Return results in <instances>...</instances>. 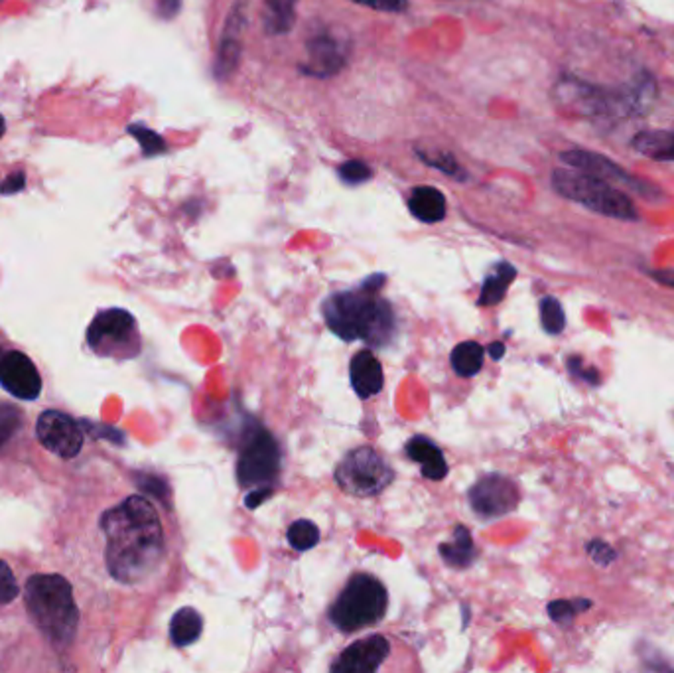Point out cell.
<instances>
[{
  "label": "cell",
  "instance_id": "6da1fadb",
  "mask_svg": "<svg viewBox=\"0 0 674 673\" xmlns=\"http://www.w3.org/2000/svg\"><path fill=\"white\" fill-rule=\"evenodd\" d=\"M107 538L105 559L121 582H141L158 569L164 557V531L154 506L142 496H131L101 518Z\"/></svg>",
  "mask_w": 674,
  "mask_h": 673
},
{
  "label": "cell",
  "instance_id": "7a4b0ae2",
  "mask_svg": "<svg viewBox=\"0 0 674 673\" xmlns=\"http://www.w3.org/2000/svg\"><path fill=\"white\" fill-rule=\"evenodd\" d=\"M383 283V275H374L359 289L332 294L321 304L330 330L345 342L361 340L371 347L389 344L396 332V316L391 303L377 293Z\"/></svg>",
  "mask_w": 674,
  "mask_h": 673
},
{
  "label": "cell",
  "instance_id": "3957f363",
  "mask_svg": "<svg viewBox=\"0 0 674 673\" xmlns=\"http://www.w3.org/2000/svg\"><path fill=\"white\" fill-rule=\"evenodd\" d=\"M26 604L49 642L68 646L78 632V606L73 601L71 584L59 575H36L26 582Z\"/></svg>",
  "mask_w": 674,
  "mask_h": 673
},
{
  "label": "cell",
  "instance_id": "277c9868",
  "mask_svg": "<svg viewBox=\"0 0 674 673\" xmlns=\"http://www.w3.org/2000/svg\"><path fill=\"white\" fill-rule=\"evenodd\" d=\"M389 594L383 582L371 575H353L330 608L332 625L345 634L363 630L384 618Z\"/></svg>",
  "mask_w": 674,
  "mask_h": 673
},
{
  "label": "cell",
  "instance_id": "5b68a950",
  "mask_svg": "<svg viewBox=\"0 0 674 673\" xmlns=\"http://www.w3.org/2000/svg\"><path fill=\"white\" fill-rule=\"evenodd\" d=\"M553 186L562 198L582 204L595 214L616 219H637V209L626 194L588 172L576 168L554 170Z\"/></svg>",
  "mask_w": 674,
  "mask_h": 673
},
{
  "label": "cell",
  "instance_id": "8992f818",
  "mask_svg": "<svg viewBox=\"0 0 674 673\" xmlns=\"http://www.w3.org/2000/svg\"><path fill=\"white\" fill-rule=\"evenodd\" d=\"M280 472V448L272 434L267 431L255 433L251 439L245 443L237 460V480L241 488H255L248 494L247 506L257 507L260 497H269L272 494L274 480Z\"/></svg>",
  "mask_w": 674,
  "mask_h": 673
},
{
  "label": "cell",
  "instance_id": "52a82bcc",
  "mask_svg": "<svg viewBox=\"0 0 674 673\" xmlns=\"http://www.w3.org/2000/svg\"><path fill=\"white\" fill-rule=\"evenodd\" d=\"M335 482L353 497L379 496L395 480V470L371 446H359L347 453L335 468Z\"/></svg>",
  "mask_w": 674,
  "mask_h": 673
},
{
  "label": "cell",
  "instance_id": "ba28073f",
  "mask_svg": "<svg viewBox=\"0 0 674 673\" xmlns=\"http://www.w3.org/2000/svg\"><path fill=\"white\" fill-rule=\"evenodd\" d=\"M87 342L99 356L132 358L141 350V338L136 332V320L122 308H111L99 313L90 330Z\"/></svg>",
  "mask_w": 674,
  "mask_h": 673
},
{
  "label": "cell",
  "instance_id": "9c48e42d",
  "mask_svg": "<svg viewBox=\"0 0 674 673\" xmlns=\"http://www.w3.org/2000/svg\"><path fill=\"white\" fill-rule=\"evenodd\" d=\"M553 101L562 113L574 117H599L609 115L616 107L621 109L619 95L576 78H562L553 90Z\"/></svg>",
  "mask_w": 674,
  "mask_h": 673
},
{
  "label": "cell",
  "instance_id": "30bf717a",
  "mask_svg": "<svg viewBox=\"0 0 674 673\" xmlns=\"http://www.w3.org/2000/svg\"><path fill=\"white\" fill-rule=\"evenodd\" d=\"M519 488L501 475H487L469 490L471 509L481 519H497L513 512L519 504Z\"/></svg>",
  "mask_w": 674,
  "mask_h": 673
},
{
  "label": "cell",
  "instance_id": "8fae6325",
  "mask_svg": "<svg viewBox=\"0 0 674 673\" xmlns=\"http://www.w3.org/2000/svg\"><path fill=\"white\" fill-rule=\"evenodd\" d=\"M560 158L564 160V165L570 168H576L582 172H588L592 176L609 182V184H621L626 188L637 192L643 198H653L657 196V188L648 182L637 180L633 174H629L626 168L619 166L617 162L609 160L607 156L592 153V151H566L562 153Z\"/></svg>",
  "mask_w": 674,
  "mask_h": 673
},
{
  "label": "cell",
  "instance_id": "7c38bea8",
  "mask_svg": "<svg viewBox=\"0 0 674 673\" xmlns=\"http://www.w3.org/2000/svg\"><path fill=\"white\" fill-rule=\"evenodd\" d=\"M36 433L47 451L61 458L78 456L83 446V433L79 425L69 415L59 413V411L42 413L37 419Z\"/></svg>",
  "mask_w": 674,
  "mask_h": 673
},
{
  "label": "cell",
  "instance_id": "4fadbf2b",
  "mask_svg": "<svg viewBox=\"0 0 674 673\" xmlns=\"http://www.w3.org/2000/svg\"><path fill=\"white\" fill-rule=\"evenodd\" d=\"M391 654V642L384 636H369V638L352 644L332 664L333 673H373L377 671Z\"/></svg>",
  "mask_w": 674,
  "mask_h": 673
},
{
  "label": "cell",
  "instance_id": "5bb4252c",
  "mask_svg": "<svg viewBox=\"0 0 674 673\" xmlns=\"http://www.w3.org/2000/svg\"><path fill=\"white\" fill-rule=\"evenodd\" d=\"M0 383L3 388L24 401H32L42 391V378L34 361L22 352H8L0 359Z\"/></svg>",
  "mask_w": 674,
  "mask_h": 673
},
{
  "label": "cell",
  "instance_id": "9a60e30c",
  "mask_svg": "<svg viewBox=\"0 0 674 673\" xmlns=\"http://www.w3.org/2000/svg\"><path fill=\"white\" fill-rule=\"evenodd\" d=\"M308 59L302 69L308 76L330 78L345 66V52L332 34L320 32L311 36L306 44Z\"/></svg>",
  "mask_w": 674,
  "mask_h": 673
},
{
  "label": "cell",
  "instance_id": "2e32d148",
  "mask_svg": "<svg viewBox=\"0 0 674 673\" xmlns=\"http://www.w3.org/2000/svg\"><path fill=\"white\" fill-rule=\"evenodd\" d=\"M349 376H352V385L361 399H369L381 393L384 385L381 361L369 350H361L355 354L352 364H349Z\"/></svg>",
  "mask_w": 674,
  "mask_h": 673
},
{
  "label": "cell",
  "instance_id": "e0dca14e",
  "mask_svg": "<svg viewBox=\"0 0 674 673\" xmlns=\"http://www.w3.org/2000/svg\"><path fill=\"white\" fill-rule=\"evenodd\" d=\"M406 454L422 466L424 478L440 482L448 476V463L442 451L432 441L424 439V436H412L406 443Z\"/></svg>",
  "mask_w": 674,
  "mask_h": 673
},
{
  "label": "cell",
  "instance_id": "ac0fdd59",
  "mask_svg": "<svg viewBox=\"0 0 674 673\" xmlns=\"http://www.w3.org/2000/svg\"><path fill=\"white\" fill-rule=\"evenodd\" d=\"M410 214L424 223H438L446 218V198L432 186H418L412 190L408 199Z\"/></svg>",
  "mask_w": 674,
  "mask_h": 673
},
{
  "label": "cell",
  "instance_id": "d6986e66",
  "mask_svg": "<svg viewBox=\"0 0 674 673\" xmlns=\"http://www.w3.org/2000/svg\"><path fill=\"white\" fill-rule=\"evenodd\" d=\"M239 16H231L229 27L225 30L223 42L219 46L217 59H216V76L219 80L229 78L231 73L239 66L241 59V44H239Z\"/></svg>",
  "mask_w": 674,
  "mask_h": 673
},
{
  "label": "cell",
  "instance_id": "ffe728a7",
  "mask_svg": "<svg viewBox=\"0 0 674 673\" xmlns=\"http://www.w3.org/2000/svg\"><path fill=\"white\" fill-rule=\"evenodd\" d=\"M631 144L647 158L674 162V131H643L635 134Z\"/></svg>",
  "mask_w": 674,
  "mask_h": 673
},
{
  "label": "cell",
  "instance_id": "44dd1931",
  "mask_svg": "<svg viewBox=\"0 0 674 673\" xmlns=\"http://www.w3.org/2000/svg\"><path fill=\"white\" fill-rule=\"evenodd\" d=\"M202 630H204L202 614L190 606L178 610L170 622V638L180 647L192 646L194 642H197L199 636H202Z\"/></svg>",
  "mask_w": 674,
  "mask_h": 673
},
{
  "label": "cell",
  "instance_id": "7402d4cb",
  "mask_svg": "<svg viewBox=\"0 0 674 673\" xmlns=\"http://www.w3.org/2000/svg\"><path fill=\"white\" fill-rule=\"evenodd\" d=\"M440 555L446 561V565L454 569H464L469 567L473 557H476V550H473V539L468 528L458 526L454 531L452 541L440 545Z\"/></svg>",
  "mask_w": 674,
  "mask_h": 673
},
{
  "label": "cell",
  "instance_id": "603a6c76",
  "mask_svg": "<svg viewBox=\"0 0 674 673\" xmlns=\"http://www.w3.org/2000/svg\"><path fill=\"white\" fill-rule=\"evenodd\" d=\"M296 5L298 0H265V28L269 34L280 36L286 34L296 20Z\"/></svg>",
  "mask_w": 674,
  "mask_h": 673
},
{
  "label": "cell",
  "instance_id": "cb8c5ba5",
  "mask_svg": "<svg viewBox=\"0 0 674 673\" xmlns=\"http://www.w3.org/2000/svg\"><path fill=\"white\" fill-rule=\"evenodd\" d=\"M517 277V271L513 265L509 263H499L490 277L485 279L483 286H481V294H479V306H493L497 303L503 301V296L509 289V284L513 283V279Z\"/></svg>",
  "mask_w": 674,
  "mask_h": 673
},
{
  "label": "cell",
  "instance_id": "d4e9b609",
  "mask_svg": "<svg viewBox=\"0 0 674 673\" xmlns=\"http://www.w3.org/2000/svg\"><path fill=\"white\" fill-rule=\"evenodd\" d=\"M485 350L478 342H461L452 352V368L461 378H473L483 368Z\"/></svg>",
  "mask_w": 674,
  "mask_h": 673
},
{
  "label": "cell",
  "instance_id": "484cf974",
  "mask_svg": "<svg viewBox=\"0 0 674 673\" xmlns=\"http://www.w3.org/2000/svg\"><path fill=\"white\" fill-rule=\"evenodd\" d=\"M320 541V529L310 519H298L289 528V543L296 551H310Z\"/></svg>",
  "mask_w": 674,
  "mask_h": 673
},
{
  "label": "cell",
  "instance_id": "4316f807",
  "mask_svg": "<svg viewBox=\"0 0 674 673\" xmlns=\"http://www.w3.org/2000/svg\"><path fill=\"white\" fill-rule=\"evenodd\" d=\"M541 320L542 326L548 334H560L566 326V316L564 310H562V304L553 296L542 298L541 303Z\"/></svg>",
  "mask_w": 674,
  "mask_h": 673
},
{
  "label": "cell",
  "instance_id": "83f0119b",
  "mask_svg": "<svg viewBox=\"0 0 674 673\" xmlns=\"http://www.w3.org/2000/svg\"><path fill=\"white\" fill-rule=\"evenodd\" d=\"M129 134L134 136L136 141H139L142 153L146 156H154V155H162L166 151V143L162 136L154 131H150L146 127H142V124H131L129 127Z\"/></svg>",
  "mask_w": 674,
  "mask_h": 673
},
{
  "label": "cell",
  "instance_id": "f1b7e54d",
  "mask_svg": "<svg viewBox=\"0 0 674 673\" xmlns=\"http://www.w3.org/2000/svg\"><path fill=\"white\" fill-rule=\"evenodd\" d=\"M340 178L352 186L363 184L371 178V168L361 160H347L340 166Z\"/></svg>",
  "mask_w": 674,
  "mask_h": 673
},
{
  "label": "cell",
  "instance_id": "f546056e",
  "mask_svg": "<svg viewBox=\"0 0 674 673\" xmlns=\"http://www.w3.org/2000/svg\"><path fill=\"white\" fill-rule=\"evenodd\" d=\"M16 596H18L16 579L12 575V571L5 561H0V604L15 601Z\"/></svg>",
  "mask_w": 674,
  "mask_h": 673
},
{
  "label": "cell",
  "instance_id": "4dcf8cb0",
  "mask_svg": "<svg viewBox=\"0 0 674 673\" xmlns=\"http://www.w3.org/2000/svg\"><path fill=\"white\" fill-rule=\"evenodd\" d=\"M418 155H420V158L424 162H427V165H430L434 168H438V170L449 174V176H454V178H459L458 174L464 172V170H461L458 166V162H456V158L452 155H424L420 151H418Z\"/></svg>",
  "mask_w": 674,
  "mask_h": 673
},
{
  "label": "cell",
  "instance_id": "1f68e13d",
  "mask_svg": "<svg viewBox=\"0 0 674 673\" xmlns=\"http://www.w3.org/2000/svg\"><path fill=\"white\" fill-rule=\"evenodd\" d=\"M576 613H578L576 604L568 601H554L548 604V614H551V618L558 622V625H568Z\"/></svg>",
  "mask_w": 674,
  "mask_h": 673
},
{
  "label": "cell",
  "instance_id": "d6a6232c",
  "mask_svg": "<svg viewBox=\"0 0 674 673\" xmlns=\"http://www.w3.org/2000/svg\"><path fill=\"white\" fill-rule=\"evenodd\" d=\"M16 425H18L16 411H12L8 407H0V446H3L10 439L12 433H15V429H16Z\"/></svg>",
  "mask_w": 674,
  "mask_h": 673
},
{
  "label": "cell",
  "instance_id": "836d02e7",
  "mask_svg": "<svg viewBox=\"0 0 674 673\" xmlns=\"http://www.w3.org/2000/svg\"><path fill=\"white\" fill-rule=\"evenodd\" d=\"M588 551L592 555V559L599 565H609L611 561L616 559V551L611 550V545H607L606 541H592Z\"/></svg>",
  "mask_w": 674,
  "mask_h": 673
},
{
  "label": "cell",
  "instance_id": "e575fe53",
  "mask_svg": "<svg viewBox=\"0 0 674 673\" xmlns=\"http://www.w3.org/2000/svg\"><path fill=\"white\" fill-rule=\"evenodd\" d=\"M353 3L383 12H401L406 8V0H353Z\"/></svg>",
  "mask_w": 674,
  "mask_h": 673
},
{
  "label": "cell",
  "instance_id": "d590c367",
  "mask_svg": "<svg viewBox=\"0 0 674 673\" xmlns=\"http://www.w3.org/2000/svg\"><path fill=\"white\" fill-rule=\"evenodd\" d=\"M24 186H26V178H24V174H12V176H8L3 186H0V190H3V194H16L20 192Z\"/></svg>",
  "mask_w": 674,
  "mask_h": 673
},
{
  "label": "cell",
  "instance_id": "8d00e7d4",
  "mask_svg": "<svg viewBox=\"0 0 674 673\" xmlns=\"http://www.w3.org/2000/svg\"><path fill=\"white\" fill-rule=\"evenodd\" d=\"M180 0H158V15L166 20H172L180 12Z\"/></svg>",
  "mask_w": 674,
  "mask_h": 673
},
{
  "label": "cell",
  "instance_id": "74e56055",
  "mask_svg": "<svg viewBox=\"0 0 674 673\" xmlns=\"http://www.w3.org/2000/svg\"><path fill=\"white\" fill-rule=\"evenodd\" d=\"M651 277L660 283V284H667V286H672L674 289V271H653Z\"/></svg>",
  "mask_w": 674,
  "mask_h": 673
},
{
  "label": "cell",
  "instance_id": "f35d334b",
  "mask_svg": "<svg viewBox=\"0 0 674 673\" xmlns=\"http://www.w3.org/2000/svg\"><path fill=\"white\" fill-rule=\"evenodd\" d=\"M490 354L493 359H501L503 354H505V346L501 342H495L490 346Z\"/></svg>",
  "mask_w": 674,
  "mask_h": 673
},
{
  "label": "cell",
  "instance_id": "ab89813d",
  "mask_svg": "<svg viewBox=\"0 0 674 673\" xmlns=\"http://www.w3.org/2000/svg\"><path fill=\"white\" fill-rule=\"evenodd\" d=\"M5 129H6V124H5V117H3V115H0V139H3V136H5Z\"/></svg>",
  "mask_w": 674,
  "mask_h": 673
},
{
  "label": "cell",
  "instance_id": "60d3db41",
  "mask_svg": "<svg viewBox=\"0 0 674 673\" xmlns=\"http://www.w3.org/2000/svg\"><path fill=\"white\" fill-rule=\"evenodd\" d=\"M0 359H3V356H0Z\"/></svg>",
  "mask_w": 674,
  "mask_h": 673
}]
</instances>
